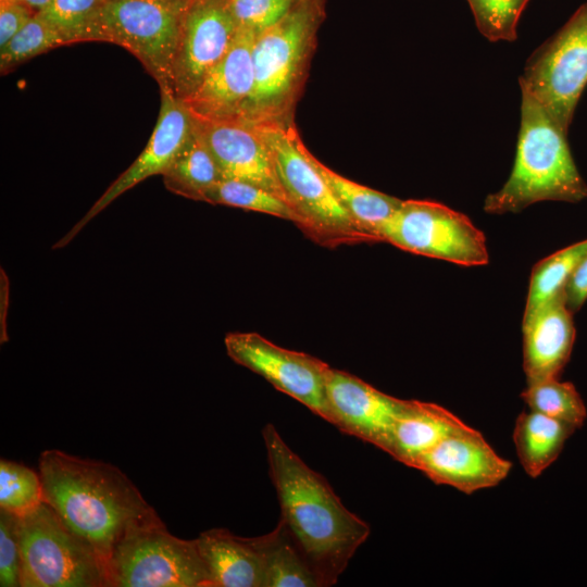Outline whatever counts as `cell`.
<instances>
[{"label": "cell", "instance_id": "6da1fadb", "mask_svg": "<svg viewBox=\"0 0 587 587\" xmlns=\"http://www.w3.org/2000/svg\"><path fill=\"white\" fill-rule=\"evenodd\" d=\"M270 473L282 510L280 521L321 586H332L371 528L349 511L327 480L283 440L275 426L263 428Z\"/></svg>", "mask_w": 587, "mask_h": 587}, {"label": "cell", "instance_id": "7a4b0ae2", "mask_svg": "<svg viewBox=\"0 0 587 587\" xmlns=\"http://www.w3.org/2000/svg\"><path fill=\"white\" fill-rule=\"evenodd\" d=\"M43 501L107 562L133 527L159 520L137 486L117 466L59 449L41 452Z\"/></svg>", "mask_w": 587, "mask_h": 587}, {"label": "cell", "instance_id": "3957f363", "mask_svg": "<svg viewBox=\"0 0 587 587\" xmlns=\"http://www.w3.org/2000/svg\"><path fill=\"white\" fill-rule=\"evenodd\" d=\"M566 134L533 97L521 91L514 164L505 184L486 197L484 211L517 213L539 201L584 200L587 185L574 162Z\"/></svg>", "mask_w": 587, "mask_h": 587}, {"label": "cell", "instance_id": "277c9868", "mask_svg": "<svg viewBox=\"0 0 587 587\" xmlns=\"http://www.w3.org/2000/svg\"><path fill=\"white\" fill-rule=\"evenodd\" d=\"M325 2L300 0L280 21L257 33L253 88L238 118L254 124L292 118L325 18Z\"/></svg>", "mask_w": 587, "mask_h": 587}, {"label": "cell", "instance_id": "5b68a950", "mask_svg": "<svg viewBox=\"0 0 587 587\" xmlns=\"http://www.w3.org/2000/svg\"><path fill=\"white\" fill-rule=\"evenodd\" d=\"M252 124L270 149L278 182L300 217L303 233L326 247L373 242L359 229L310 160V151L292 118Z\"/></svg>", "mask_w": 587, "mask_h": 587}, {"label": "cell", "instance_id": "8992f818", "mask_svg": "<svg viewBox=\"0 0 587 587\" xmlns=\"http://www.w3.org/2000/svg\"><path fill=\"white\" fill-rule=\"evenodd\" d=\"M21 587H108L107 565L46 502L17 517Z\"/></svg>", "mask_w": 587, "mask_h": 587}, {"label": "cell", "instance_id": "52a82bcc", "mask_svg": "<svg viewBox=\"0 0 587 587\" xmlns=\"http://www.w3.org/2000/svg\"><path fill=\"white\" fill-rule=\"evenodd\" d=\"M108 587H211L197 538L174 536L161 520L130 528L107 562Z\"/></svg>", "mask_w": 587, "mask_h": 587}, {"label": "cell", "instance_id": "ba28073f", "mask_svg": "<svg viewBox=\"0 0 587 587\" xmlns=\"http://www.w3.org/2000/svg\"><path fill=\"white\" fill-rule=\"evenodd\" d=\"M188 3L189 0H105L87 26L83 41L122 46L142 63L160 89H171L172 64Z\"/></svg>", "mask_w": 587, "mask_h": 587}, {"label": "cell", "instance_id": "9c48e42d", "mask_svg": "<svg viewBox=\"0 0 587 587\" xmlns=\"http://www.w3.org/2000/svg\"><path fill=\"white\" fill-rule=\"evenodd\" d=\"M587 85V3L527 59L521 91L533 97L567 132Z\"/></svg>", "mask_w": 587, "mask_h": 587}, {"label": "cell", "instance_id": "30bf717a", "mask_svg": "<svg viewBox=\"0 0 587 587\" xmlns=\"http://www.w3.org/2000/svg\"><path fill=\"white\" fill-rule=\"evenodd\" d=\"M404 251L463 266L489 261L486 237L463 213L429 200H403L380 232Z\"/></svg>", "mask_w": 587, "mask_h": 587}, {"label": "cell", "instance_id": "8fae6325", "mask_svg": "<svg viewBox=\"0 0 587 587\" xmlns=\"http://www.w3.org/2000/svg\"><path fill=\"white\" fill-rule=\"evenodd\" d=\"M228 357L257 373L328 422L326 376L329 365L320 359L282 348L258 333H229L224 339Z\"/></svg>", "mask_w": 587, "mask_h": 587}, {"label": "cell", "instance_id": "7c38bea8", "mask_svg": "<svg viewBox=\"0 0 587 587\" xmlns=\"http://www.w3.org/2000/svg\"><path fill=\"white\" fill-rule=\"evenodd\" d=\"M238 24L229 0H189L172 64L171 90L187 98L233 45Z\"/></svg>", "mask_w": 587, "mask_h": 587}, {"label": "cell", "instance_id": "4fadbf2b", "mask_svg": "<svg viewBox=\"0 0 587 587\" xmlns=\"http://www.w3.org/2000/svg\"><path fill=\"white\" fill-rule=\"evenodd\" d=\"M192 128L193 117L184 101L171 89H161L159 117L143 151L52 248L59 249L68 245L86 224L123 192L150 176L162 175L185 145Z\"/></svg>", "mask_w": 587, "mask_h": 587}, {"label": "cell", "instance_id": "5bb4252c", "mask_svg": "<svg viewBox=\"0 0 587 587\" xmlns=\"http://www.w3.org/2000/svg\"><path fill=\"white\" fill-rule=\"evenodd\" d=\"M414 469L435 484L471 495L498 486L510 474L512 463L501 458L483 435L471 427L442 439Z\"/></svg>", "mask_w": 587, "mask_h": 587}, {"label": "cell", "instance_id": "9a60e30c", "mask_svg": "<svg viewBox=\"0 0 587 587\" xmlns=\"http://www.w3.org/2000/svg\"><path fill=\"white\" fill-rule=\"evenodd\" d=\"M328 422L341 432L384 449L408 400L389 396L345 371L326 376Z\"/></svg>", "mask_w": 587, "mask_h": 587}, {"label": "cell", "instance_id": "2e32d148", "mask_svg": "<svg viewBox=\"0 0 587 587\" xmlns=\"http://www.w3.org/2000/svg\"><path fill=\"white\" fill-rule=\"evenodd\" d=\"M192 117L195 127L216 162L223 179L257 185L289 204L278 182L270 149L252 123L241 118Z\"/></svg>", "mask_w": 587, "mask_h": 587}, {"label": "cell", "instance_id": "e0dca14e", "mask_svg": "<svg viewBox=\"0 0 587 587\" xmlns=\"http://www.w3.org/2000/svg\"><path fill=\"white\" fill-rule=\"evenodd\" d=\"M257 32L239 26L233 45L197 89L183 99L190 113L205 120L238 118L254 83L252 49Z\"/></svg>", "mask_w": 587, "mask_h": 587}, {"label": "cell", "instance_id": "ac0fdd59", "mask_svg": "<svg viewBox=\"0 0 587 587\" xmlns=\"http://www.w3.org/2000/svg\"><path fill=\"white\" fill-rule=\"evenodd\" d=\"M523 370L527 383L559 378L575 341L573 312L565 297L523 316Z\"/></svg>", "mask_w": 587, "mask_h": 587}, {"label": "cell", "instance_id": "d6986e66", "mask_svg": "<svg viewBox=\"0 0 587 587\" xmlns=\"http://www.w3.org/2000/svg\"><path fill=\"white\" fill-rule=\"evenodd\" d=\"M211 587H262L266 535L245 538L226 528H212L197 537Z\"/></svg>", "mask_w": 587, "mask_h": 587}, {"label": "cell", "instance_id": "ffe728a7", "mask_svg": "<svg viewBox=\"0 0 587 587\" xmlns=\"http://www.w3.org/2000/svg\"><path fill=\"white\" fill-rule=\"evenodd\" d=\"M469 428L471 426L441 405L408 400L383 451L414 469L419 460L442 439Z\"/></svg>", "mask_w": 587, "mask_h": 587}, {"label": "cell", "instance_id": "44dd1931", "mask_svg": "<svg viewBox=\"0 0 587 587\" xmlns=\"http://www.w3.org/2000/svg\"><path fill=\"white\" fill-rule=\"evenodd\" d=\"M310 160L355 225L373 242L382 241L380 232L403 200L360 185L334 172L311 152Z\"/></svg>", "mask_w": 587, "mask_h": 587}, {"label": "cell", "instance_id": "7402d4cb", "mask_svg": "<svg viewBox=\"0 0 587 587\" xmlns=\"http://www.w3.org/2000/svg\"><path fill=\"white\" fill-rule=\"evenodd\" d=\"M575 428L529 410L522 412L513 429L516 454L525 473L540 476L560 455Z\"/></svg>", "mask_w": 587, "mask_h": 587}, {"label": "cell", "instance_id": "603a6c76", "mask_svg": "<svg viewBox=\"0 0 587 587\" xmlns=\"http://www.w3.org/2000/svg\"><path fill=\"white\" fill-rule=\"evenodd\" d=\"M162 176L168 190L199 201H204L211 188L223 179L195 122L188 139Z\"/></svg>", "mask_w": 587, "mask_h": 587}, {"label": "cell", "instance_id": "cb8c5ba5", "mask_svg": "<svg viewBox=\"0 0 587 587\" xmlns=\"http://www.w3.org/2000/svg\"><path fill=\"white\" fill-rule=\"evenodd\" d=\"M315 572L297 547L285 524L266 534L265 570L262 587H317Z\"/></svg>", "mask_w": 587, "mask_h": 587}, {"label": "cell", "instance_id": "d4e9b609", "mask_svg": "<svg viewBox=\"0 0 587 587\" xmlns=\"http://www.w3.org/2000/svg\"><path fill=\"white\" fill-rule=\"evenodd\" d=\"M586 254L587 239L538 261L530 273L524 316L557 298L565 297L566 287Z\"/></svg>", "mask_w": 587, "mask_h": 587}, {"label": "cell", "instance_id": "484cf974", "mask_svg": "<svg viewBox=\"0 0 587 587\" xmlns=\"http://www.w3.org/2000/svg\"><path fill=\"white\" fill-rule=\"evenodd\" d=\"M529 410L539 412L559 422L574 427H582L587 419L585 403L570 382L547 378L527 383L521 394Z\"/></svg>", "mask_w": 587, "mask_h": 587}, {"label": "cell", "instance_id": "4316f807", "mask_svg": "<svg viewBox=\"0 0 587 587\" xmlns=\"http://www.w3.org/2000/svg\"><path fill=\"white\" fill-rule=\"evenodd\" d=\"M205 202L257 211L294 222L299 226L297 212L282 198L257 185L236 180H220L205 197Z\"/></svg>", "mask_w": 587, "mask_h": 587}, {"label": "cell", "instance_id": "83f0119b", "mask_svg": "<svg viewBox=\"0 0 587 587\" xmlns=\"http://www.w3.org/2000/svg\"><path fill=\"white\" fill-rule=\"evenodd\" d=\"M43 502V488L39 472L23 463L1 459L0 510L21 517Z\"/></svg>", "mask_w": 587, "mask_h": 587}, {"label": "cell", "instance_id": "f1b7e54d", "mask_svg": "<svg viewBox=\"0 0 587 587\" xmlns=\"http://www.w3.org/2000/svg\"><path fill=\"white\" fill-rule=\"evenodd\" d=\"M63 45L66 43L62 36L36 12L15 36L0 47L1 73Z\"/></svg>", "mask_w": 587, "mask_h": 587}, {"label": "cell", "instance_id": "f546056e", "mask_svg": "<svg viewBox=\"0 0 587 587\" xmlns=\"http://www.w3.org/2000/svg\"><path fill=\"white\" fill-rule=\"evenodd\" d=\"M480 34L490 41H514L529 0H466Z\"/></svg>", "mask_w": 587, "mask_h": 587}, {"label": "cell", "instance_id": "4dcf8cb0", "mask_svg": "<svg viewBox=\"0 0 587 587\" xmlns=\"http://www.w3.org/2000/svg\"><path fill=\"white\" fill-rule=\"evenodd\" d=\"M105 0H50L37 13L65 43L83 41L87 26Z\"/></svg>", "mask_w": 587, "mask_h": 587}, {"label": "cell", "instance_id": "1f68e13d", "mask_svg": "<svg viewBox=\"0 0 587 587\" xmlns=\"http://www.w3.org/2000/svg\"><path fill=\"white\" fill-rule=\"evenodd\" d=\"M300 0H229L238 26L257 33L280 21Z\"/></svg>", "mask_w": 587, "mask_h": 587}, {"label": "cell", "instance_id": "d6a6232c", "mask_svg": "<svg viewBox=\"0 0 587 587\" xmlns=\"http://www.w3.org/2000/svg\"><path fill=\"white\" fill-rule=\"evenodd\" d=\"M0 586L21 587L17 516L0 510Z\"/></svg>", "mask_w": 587, "mask_h": 587}, {"label": "cell", "instance_id": "836d02e7", "mask_svg": "<svg viewBox=\"0 0 587 587\" xmlns=\"http://www.w3.org/2000/svg\"><path fill=\"white\" fill-rule=\"evenodd\" d=\"M35 13L20 0H0V47L15 36Z\"/></svg>", "mask_w": 587, "mask_h": 587}, {"label": "cell", "instance_id": "e575fe53", "mask_svg": "<svg viewBox=\"0 0 587 587\" xmlns=\"http://www.w3.org/2000/svg\"><path fill=\"white\" fill-rule=\"evenodd\" d=\"M587 300V254L578 264L565 290V302L574 313Z\"/></svg>", "mask_w": 587, "mask_h": 587}, {"label": "cell", "instance_id": "d590c367", "mask_svg": "<svg viewBox=\"0 0 587 587\" xmlns=\"http://www.w3.org/2000/svg\"><path fill=\"white\" fill-rule=\"evenodd\" d=\"M29 8H32L35 12H38L41 10L50 0H20Z\"/></svg>", "mask_w": 587, "mask_h": 587}, {"label": "cell", "instance_id": "8d00e7d4", "mask_svg": "<svg viewBox=\"0 0 587 587\" xmlns=\"http://www.w3.org/2000/svg\"><path fill=\"white\" fill-rule=\"evenodd\" d=\"M165 1H187V0H165Z\"/></svg>", "mask_w": 587, "mask_h": 587}]
</instances>
